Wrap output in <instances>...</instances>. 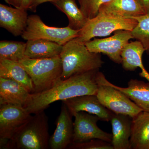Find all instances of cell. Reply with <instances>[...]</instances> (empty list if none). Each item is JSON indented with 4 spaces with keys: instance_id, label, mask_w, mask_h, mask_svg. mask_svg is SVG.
<instances>
[{
    "instance_id": "5bb4252c",
    "label": "cell",
    "mask_w": 149,
    "mask_h": 149,
    "mask_svg": "<svg viewBox=\"0 0 149 149\" xmlns=\"http://www.w3.org/2000/svg\"><path fill=\"white\" fill-rule=\"evenodd\" d=\"M27 10L0 4V27L15 37L21 36L27 25Z\"/></svg>"
},
{
    "instance_id": "277c9868",
    "label": "cell",
    "mask_w": 149,
    "mask_h": 149,
    "mask_svg": "<svg viewBox=\"0 0 149 149\" xmlns=\"http://www.w3.org/2000/svg\"><path fill=\"white\" fill-rule=\"evenodd\" d=\"M19 62L32 79L33 93L48 90L61 80L63 67L60 56L46 58L25 57Z\"/></svg>"
},
{
    "instance_id": "e0dca14e",
    "label": "cell",
    "mask_w": 149,
    "mask_h": 149,
    "mask_svg": "<svg viewBox=\"0 0 149 149\" xmlns=\"http://www.w3.org/2000/svg\"><path fill=\"white\" fill-rule=\"evenodd\" d=\"M122 17H135L146 14L138 0H111L100 8L98 14Z\"/></svg>"
},
{
    "instance_id": "d4e9b609",
    "label": "cell",
    "mask_w": 149,
    "mask_h": 149,
    "mask_svg": "<svg viewBox=\"0 0 149 149\" xmlns=\"http://www.w3.org/2000/svg\"><path fill=\"white\" fill-rule=\"evenodd\" d=\"M79 3L80 8L88 19L94 18L99 12L102 6L111 0H76Z\"/></svg>"
},
{
    "instance_id": "9c48e42d",
    "label": "cell",
    "mask_w": 149,
    "mask_h": 149,
    "mask_svg": "<svg viewBox=\"0 0 149 149\" xmlns=\"http://www.w3.org/2000/svg\"><path fill=\"white\" fill-rule=\"evenodd\" d=\"M24 107L10 104L0 105V144L2 148L17 130L31 117Z\"/></svg>"
},
{
    "instance_id": "52a82bcc",
    "label": "cell",
    "mask_w": 149,
    "mask_h": 149,
    "mask_svg": "<svg viewBox=\"0 0 149 149\" xmlns=\"http://www.w3.org/2000/svg\"><path fill=\"white\" fill-rule=\"evenodd\" d=\"M97 81L98 88L96 96L102 104L111 111L132 118L143 111L121 91L111 85Z\"/></svg>"
},
{
    "instance_id": "6da1fadb",
    "label": "cell",
    "mask_w": 149,
    "mask_h": 149,
    "mask_svg": "<svg viewBox=\"0 0 149 149\" xmlns=\"http://www.w3.org/2000/svg\"><path fill=\"white\" fill-rule=\"evenodd\" d=\"M99 70L72 75L61 80L52 88L40 93H32L31 99L24 107L30 114L45 111L54 102L85 95H96Z\"/></svg>"
},
{
    "instance_id": "f546056e",
    "label": "cell",
    "mask_w": 149,
    "mask_h": 149,
    "mask_svg": "<svg viewBox=\"0 0 149 149\" xmlns=\"http://www.w3.org/2000/svg\"><path fill=\"white\" fill-rule=\"evenodd\" d=\"M4 1H5V0H4Z\"/></svg>"
},
{
    "instance_id": "d6986e66",
    "label": "cell",
    "mask_w": 149,
    "mask_h": 149,
    "mask_svg": "<svg viewBox=\"0 0 149 149\" xmlns=\"http://www.w3.org/2000/svg\"><path fill=\"white\" fill-rule=\"evenodd\" d=\"M130 149H149V112L143 111L131 118Z\"/></svg>"
},
{
    "instance_id": "7402d4cb",
    "label": "cell",
    "mask_w": 149,
    "mask_h": 149,
    "mask_svg": "<svg viewBox=\"0 0 149 149\" xmlns=\"http://www.w3.org/2000/svg\"><path fill=\"white\" fill-rule=\"evenodd\" d=\"M76 1L56 0L52 3L66 15L68 20V27L74 30L80 31L85 27L89 19L78 7Z\"/></svg>"
},
{
    "instance_id": "ffe728a7",
    "label": "cell",
    "mask_w": 149,
    "mask_h": 149,
    "mask_svg": "<svg viewBox=\"0 0 149 149\" xmlns=\"http://www.w3.org/2000/svg\"><path fill=\"white\" fill-rule=\"evenodd\" d=\"M0 77L14 80L30 93H34L32 79L19 62L5 59H0Z\"/></svg>"
},
{
    "instance_id": "f1b7e54d",
    "label": "cell",
    "mask_w": 149,
    "mask_h": 149,
    "mask_svg": "<svg viewBox=\"0 0 149 149\" xmlns=\"http://www.w3.org/2000/svg\"><path fill=\"white\" fill-rule=\"evenodd\" d=\"M146 11V13H149V0H138Z\"/></svg>"
},
{
    "instance_id": "cb8c5ba5",
    "label": "cell",
    "mask_w": 149,
    "mask_h": 149,
    "mask_svg": "<svg viewBox=\"0 0 149 149\" xmlns=\"http://www.w3.org/2000/svg\"><path fill=\"white\" fill-rule=\"evenodd\" d=\"M134 18L138 23L131 31L133 39L141 42L149 55V13Z\"/></svg>"
},
{
    "instance_id": "ac0fdd59",
    "label": "cell",
    "mask_w": 149,
    "mask_h": 149,
    "mask_svg": "<svg viewBox=\"0 0 149 149\" xmlns=\"http://www.w3.org/2000/svg\"><path fill=\"white\" fill-rule=\"evenodd\" d=\"M131 118L127 116L113 113L110 120L111 143L113 149H130Z\"/></svg>"
},
{
    "instance_id": "8fae6325",
    "label": "cell",
    "mask_w": 149,
    "mask_h": 149,
    "mask_svg": "<svg viewBox=\"0 0 149 149\" xmlns=\"http://www.w3.org/2000/svg\"><path fill=\"white\" fill-rule=\"evenodd\" d=\"M62 102L72 116L79 112L84 111L97 116L100 120L109 122L113 113L102 104L96 95L78 96Z\"/></svg>"
},
{
    "instance_id": "2e32d148",
    "label": "cell",
    "mask_w": 149,
    "mask_h": 149,
    "mask_svg": "<svg viewBox=\"0 0 149 149\" xmlns=\"http://www.w3.org/2000/svg\"><path fill=\"white\" fill-rule=\"evenodd\" d=\"M145 52L146 49L141 42L136 40L129 42L123 49L121 64L123 69L126 71H135L140 68L141 72L139 75L146 79L149 83V73L144 67L142 60Z\"/></svg>"
},
{
    "instance_id": "9a60e30c",
    "label": "cell",
    "mask_w": 149,
    "mask_h": 149,
    "mask_svg": "<svg viewBox=\"0 0 149 149\" xmlns=\"http://www.w3.org/2000/svg\"><path fill=\"white\" fill-rule=\"evenodd\" d=\"M31 96L32 93L19 83L0 77V105L10 104L24 107Z\"/></svg>"
},
{
    "instance_id": "7a4b0ae2",
    "label": "cell",
    "mask_w": 149,
    "mask_h": 149,
    "mask_svg": "<svg viewBox=\"0 0 149 149\" xmlns=\"http://www.w3.org/2000/svg\"><path fill=\"white\" fill-rule=\"evenodd\" d=\"M60 57L63 67L61 80L75 74L99 70L104 63L100 54L90 52L84 43L75 38L63 46Z\"/></svg>"
},
{
    "instance_id": "8992f818",
    "label": "cell",
    "mask_w": 149,
    "mask_h": 149,
    "mask_svg": "<svg viewBox=\"0 0 149 149\" xmlns=\"http://www.w3.org/2000/svg\"><path fill=\"white\" fill-rule=\"evenodd\" d=\"M79 31L68 26L63 27H51L46 25L37 15L28 17L27 25L22 38L25 40H45L63 45L78 36Z\"/></svg>"
},
{
    "instance_id": "83f0119b",
    "label": "cell",
    "mask_w": 149,
    "mask_h": 149,
    "mask_svg": "<svg viewBox=\"0 0 149 149\" xmlns=\"http://www.w3.org/2000/svg\"><path fill=\"white\" fill-rule=\"evenodd\" d=\"M56 1V0H31L28 10H30L33 12H36L37 7L40 5L47 2L52 3Z\"/></svg>"
},
{
    "instance_id": "44dd1931",
    "label": "cell",
    "mask_w": 149,
    "mask_h": 149,
    "mask_svg": "<svg viewBox=\"0 0 149 149\" xmlns=\"http://www.w3.org/2000/svg\"><path fill=\"white\" fill-rule=\"evenodd\" d=\"M25 57L30 58H51L60 56L63 46L48 40H27L26 43Z\"/></svg>"
},
{
    "instance_id": "484cf974",
    "label": "cell",
    "mask_w": 149,
    "mask_h": 149,
    "mask_svg": "<svg viewBox=\"0 0 149 149\" xmlns=\"http://www.w3.org/2000/svg\"><path fill=\"white\" fill-rule=\"evenodd\" d=\"M68 149H113L111 143L100 139H93L83 143H72Z\"/></svg>"
},
{
    "instance_id": "3957f363",
    "label": "cell",
    "mask_w": 149,
    "mask_h": 149,
    "mask_svg": "<svg viewBox=\"0 0 149 149\" xmlns=\"http://www.w3.org/2000/svg\"><path fill=\"white\" fill-rule=\"evenodd\" d=\"M34 114L8 141L4 148H49V118L45 111Z\"/></svg>"
},
{
    "instance_id": "603a6c76",
    "label": "cell",
    "mask_w": 149,
    "mask_h": 149,
    "mask_svg": "<svg viewBox=\"0 0 149 149\" xmlns=\"http://www.w3.org/2000/svg\"><path fill=\"white\" fill-rule=\"evenodd\" d=\"M26 43L11 40L0 42V59L19 61L25 58Z\"/></svg>"
},
{
    "instance_id": "30bf717a",
    "label": "cell",
    "mask_w": 149,
    "mask_h": 149,
    "mask_svg": "<svg viewBox=\"0 0 149 149\" xmlns=\"http://www.w3.org/2000/svg\"><path fill=\"white\" fill-rule=\"evenodd\" d=\"M72 143H83L100 139L111 143L112 134L105 132L97 125L100 118L95 115L80 111L74 115Z\"/></svg>"
},
{
    "instance_id": "5b68a950",
    "label": "cell",
    "mask_w": 149,
    "mask_h": 149,
    "mask_svg": "<svg viewBox=\"0 0 149 149\" xmlns=\"http://www.w3.org/2000/svg\"><path fill=\"white\" fill-rule=\"evenodd\" d=\"M138 23L134 17H122L98 14L88 19L85 27L78 32L76 40L85 43L96 37H105L117 30L132 31Z\"/></svg>"
},
{
    "instance_id": "4316f807",
    "label": "cell",
    "mask_w": 149,
    "mask_h": 149,
    "mask_svg": "<svg viewBox=\"0 0 149 149\" xmlns=\"http://www.w3.org/2000/svg\"><path fill=\"white\" fill-rule=\"evenodd\" d=\"M6 3L14 7L28 10L31 0H5Z\"/></svg>"
},
{
    "instance_id": "ba28073f",
    "label": "cell",
    "mask_w": 149,
    "mask_h": 149,
    "mask_svg": "<svg viewBox=\"0 0 149 149\" xmlns=\"http://www.w3.org/2000/svg\"><path fill=\"white\" fill-rule=\"evenodd\" d=\"M133 39L131 31L119 30L111 37L98 39L95 38L84 43L92 52L103 54L117 64H121V54L125 45Z\"/></svg>"
},
{
    "instance_id": "4fadbf2b",
    "label": "cell",
    "mask_w": 149,
    "mask_h": 149,
    "mask_svg": "<svg viewBox=\"0 0 149 149\" xmlns=\"http://www.w3.org/2000/svg\"><path fill=\"white\" fill-rule=\"evenodd\" d=\"M97 80L112 86L125 94L143 111L149 112V83L137 79H130L125 88L112 84L107 80L102 72H98Z\"/></svg>"
},
{
    "instance_id": "7c38bea8",
    "label": "cell",
    "mask_w": 149,
    "mask_h": 149,
    "mask_svg": "<svg viewBox=\"0 0 149 149\" xmlns=\"http://www.w3.org/2000/svg\"><path fill=\"white\" fill-rule=\"evenodd\" d=\"M72 116L64 103L56 121V128L49 140V148L68 149L72 143L74 125Z\"/></svg>"
}]
</instances>
